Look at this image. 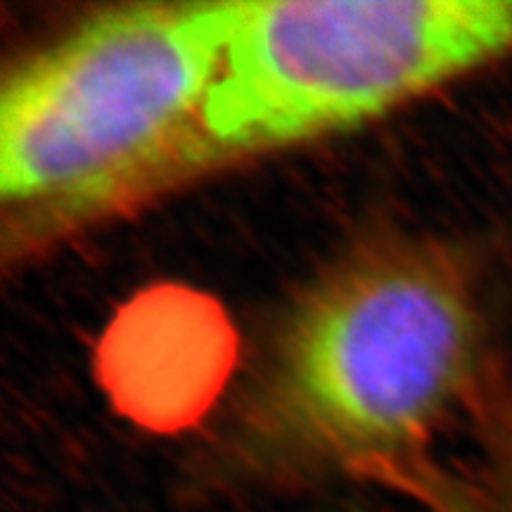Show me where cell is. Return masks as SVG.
Listing matches in <instances>:
<instances>
[{"label":"cell","mask_w":512,"mask_h":512,"mask_svg":"<svg viewBox=\"0 0 512 512\" xmlns=\"http://www.w3.org/2000/svg\"><path fill=\"white\" fill-rule=\"evenodd\" d=\"M484 318L448 249L377 240L344 256L287 318L256 418L273 456L392 482L477 392Z\"/></svg>","instance_id":"obj_1"},{"label":"cell","mask_w":512,"mask_h":512,"mask_svg":"<svg viewBox=\"0 0 512 512\" xmlns=\"http://www.w3.org/2000/svg\"><path fill=\"white\" fill-rule=\"evenodd\" d=\"M233 0L95 12L17 64L0 91V197L17 247L204 162L200 119Z\"/></svg>","instance_id":"obj_2"},{"label":"cell","mask_w":512,"mask_h":512,"mask_svg":"<svg viewBox=\"0 0 512 512\" xmlns=\"http://www.w3.org/2000/svg\"><path fill=\"white\" fill-rule=\"evenodd\" d=\"M512 57V0H233L204 162L328 136Z\"/></svg>","instance_id":"obj_3"}]
</instances>
